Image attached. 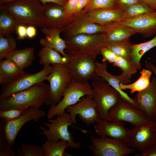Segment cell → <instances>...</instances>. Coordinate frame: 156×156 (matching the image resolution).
<instances>
[{
    "instance_id": "cell-47",
    "label": "cell",
    "mask_w": 156,
    "mask_h": 156,
    "mask_svg": "<svg viewBox=\"0 0 156 156\" xmlns=\"http://www.w3.org/2000/svg\"><path fill=\"white\" fill-rule=\"evenodd\" d=\"M140 1L148 5L152 9L156 10V0H140Z\"/></svg>"
},
{
    "instance_id": "cell-26",
    "label": "cell",
    "mask_w": 156,
    "mask_h": 156,
    "mask_svg": "<svg viewBox=\"0 0 156 156\" xmlns=\"http://www.w3.org/2000/svg\"><path fill=\"white\" fill-rule=\"evenodd\" d=\"M156 47V35L151 40L138 44H132L130 54L131 61L133 66L138 70L141 69L140 60L143 55L152 48Z\"/></svg>"
},
{
    "instance_id": "cell-3",
    "label": "cell",
    "mask_w": 156,
    "mask_h": 156,
    "mask_svg": "<svg viewBox=\"0 0 156 156\" xmlns=\"http://www.w3.org/2000/svg\"><path fill=\"white\" fill-rule=\"evenodd\" d=\"M49 122H43L42 123L47 127V129L42 126L38 127L42 131L37 132L45 135L47 140L51 141H57L62 140L66 141L69 147L74 149H79L81 145V141L75 142L72 133L69 131L68 127L72 124H77L70 114L66 112L60 116H57L54 119L48 120Z\"/></svg>"
},
{
    "instance_id": "cell-22",
    "label": "cell",
    "mask_w": 156,
    "mask_h": 156,
    "mask_svg": "<svg viewBox=\"0 0 156 156\" xmlns=\"http://www.w3.org/2000/svg\"><path fill=\"white\" fill-rule=\"evenodd\" d=\"M123 14V11L118 8L95 10L86 13L94 22L103 26L118 22Z\"/></svg>"
},
{
    "instance_id": "cell-27",
    "label": "cell",
    "mask_w": 156,
    "mask_h": 156,
    "mask_svg": "<svg viewBox=\"0 0 156 156\" xmlns=\"http://www.w3.org/2000/svg\"><path fill=\"white\" fill-rule=\"evenodd\" d=\"M19 25L3 5H0V35L3 37L12 35Z\"/></svg>"
},
{
    "instance_id": "cell-37",
    "label": "cell",
    "mask_w": 156,
    "mask_h": 156,
    "mask_svg": "<svg viewBox=\"0 0 156 156\" xmlns=\"http://www.w3.org/2000/svg\"><path fill=\"white\" fill-rule=\"evenodd\" d=\"M28 109L14 108L0 110V118L4 122L13 120L21 116Z\"/></svg>"
},
{
    "instance_id": "cell-31",
    "label": "cell",
    "mask_w": 156,
    "mask_h": 156,
    "mask_svg": "<svg viewBox=\"0 0 156 156\" xmlns=\"http://www.w3.org/2000/svg\"><path fill=\"white\" fill-rule=\"evenodd\" d=\"M122 10L123 12V15L119 21L116 22L134 18L155 10L146 4L140 1L126 7Z\"/></svg>"
},
{
    "instance_id": "cell-43",
    "label": "cell",
    "mask_w": 156,
    "mask_h": 156,
    "mask_svg": "<svg viewBox=\"0 0 156 156\" xmlns=\"http://www.w3.org/2000/svg\"><path fill=\"white\" fill-rule=\"evenodd\" d=\"M17 34V39L18 40H23L27 36V27L26 25L20 24L17 27L16 32Z\"/></svg>"
},
{
    "instance_id": "cell-36",
    "label": "cell",
    "mask_w": 156,
    "mask_h": 156,
    "mask_svg": "<svg viewBox=\"0 0 156 156\" xmlns=\"http://www.w3.org/2000/svg\"><path fill=\"white\" fill-rule=\"evenodd\" d=\"M18 150V156H44L42 146L22 144Z\"/></svg>"
},
{
    "instance_id": "cell-41",
    "label": "cell",
    "mask_w": 156,
    "mask_h": 156,
    "mask_svg": "<svg viewBox=\"0 0 156 156\" xmlns=\"http://www.w3.org/2000/svg\"><path fill=\"white\" fill-rule=\"evenodd\" d=\"M141 154L135 156H156V142L146 147L140 151Z\"/></svg>"
},
{
    "instance_id": "cell-33",
    "label": "cell",
    "mask_w": 156,
    "mask_h": 156,
    "mask_svg": "<svg viewBox=\"0 0 156 156\" xmlns=\"http://www.w3.org/2000/svg\"><path fill=\"white\" fill-rule=\"evenodd\" d=\"M132 44L129 39L106 44L104 47L108 48L118 56L128 60H131L130 54Z\"/></svg>"
},
{
    "instance_id": "cell-39",
    "label": "cell",
    "mask_w": 156,
    "mask_h": 156,
    "mask_svg": "<svg viewBox=\"0 0 156 156\" xmlns=\"http://www.w3.org/2000/svg\"><path fill=\"white\" fill-rule=\"evenodd\" d=\"M100 54L102 56V61H108L113 64L115 60L117 55L108 48L103 47L102 48Z\"/></svg>"
},
{
    "instance_id": "cell-12",
    "label": "cell",
    "mask_w": 156,
    "mask_h": 156,
    "mask_svg": "<svg viewBox=\"0 0 156 156\" xmlns=\"http://www.w3.org/2000/svg\"><path fill=\"white\" fill-rule=\"evenodd\" d=\"M40 71L31 73L15 81L2 85L0 95V102L12 94L27 89L35 84L46 80L47 76L52 71L53 67L50 65L43 66Z\"/></svg>"
},
{
    "instance_id": "cell-17",
    "label": "cell",
    "mask_w": 156,
    "mask_h": 156,
    "mask_svg": "<svg viewBox=\"0 0 156 156\" xmlns=\"http://www.w3.org/2000/svg\"><path fill=\"white\" fill-rule=\"evenodd\" d=\"M95 122V132L99 136H107L128 143L130 133L123 121L112 122L100 118Z\"/></svg>"
},
{
    "instance_id": "cell-21",
    "label": "cell",
    "mask_w": 156,
    "mask_h": 156,
    "mask_svg": "<svg viewBox=\"0 0 156 156\" xmlns=\"http://www.w3.org/2000/svg\"><path fill=\"white\" fill-rule=\"evenodd\" d=\"M30 74L9 59L0 60V84L2 85L15 81Z\"/></svg>"
},
{
    "instance_id": "cell-35",
    "label": "cell",
    "mask_w": 156,
    "mask_h": 156,
    "mask_svg": "<svg viewBox=\"0 0 156 156\" xmlns=\"http://www.w3.org/2000/svg\"><path fill=\"white\" fill-rule=\"evenodd\" d=\"M17 44L12 35L3 37L0 35V60L4 58L10 52L16 49Z\"/></svg>"
},
{
    "instance_id": "cell-5",
    "label": "cell",
    "mask_w": 156,
    "mask_h": 156,
    "mask_svg": "<svg viewBox=\"0 0 156 156\" xmlns=\"http://www.w3.org/2000/svg\"><path fill=\"white\" fill-rule=\"evenodd\" d=\"M90 85L92 96L96 104L100 118L109 121V111L118 102L120 94L106 81L99 77L94 79Z\"/></svg>"
},
{
    "instance_id": "cell-40",
    "label": "cell",
    "mask_w": 156,
    "mask_h": 156,
    "mask_svg": "<svg viewBox=\"0 0 156 156\" xmlns=\"http://www.w3.org/2000/svg\"><path fill=\"white\" fill-rule=\"evenodd\" d=\"M12 147L7 142L0 144V156H18Z\"/></svg>"
},
{
    "instance_id": "cell-16",
    "label": "cell",
    "mask_w": 156,
    "mask_h": 156,
    "mask_svg": "<svg viewBox=\"0 0 156 156\" xmlns=\"http://www.w3.org/2000/svg\"><path fill=\"white\" fill-rule=\"evenodd\" d=\"M136 106L153 121H156V77L151 78L149 86L138 92L134 98Z\"/></svg>"
},
{
    "instance_id": "cell-4",
    "label": "cell",
    "mask_w": 156,
    "mask_h": 156,
    "mask_svg": "<svg viewBox=\"0 0 156 156\" xmlns=\"http://www.w3.org/2000/svg\"><path fill=\"white\" fill-rule=\"evenodd\" d=\"M65 52L70 56L86 55L96 57L105 43L103 33L78 35L65 38Z\"/></svg>"
},
{
    "instance_id": "cell-10",
    "label": "cell",
    "mask_w": 156,
    "mask_h": 156,
    "mask_svg": "<svg viewBox=\"0 0 156 156\" xmlns=\"http://www.w3.org/2000/svg\"><path fill=\"white\" fill-rule=\"evenodd\" d=\"M88 148L94 156H125L135 150L127 143L107 136H91Z\"/></svg>"
},
{
    "instance_id": "cell-34",
    "label": "cell",
    "mask_w": 156,
    "mask_h": 156,
    "mask_svg": "<svg viewBox=\"0 0 156 156\" xmlns=\"http://www.w3.org/2000/svg\"><path fill=\"white\" fill-rule=\"evenodd\" d=\"M118 8L115 0H90L80 13L85 14L94 10Z\"/></svg>"
},
{
    "instance_id": "cell-32",
    "label": "cell",
    "mask_w": 156,
    "mask_h": 156,
    "mask_svg": "<svg viewBox=\"0 0 156 156\" xmlns=\"http://www.w3.org/2000/svg\"><path fill=\"white\" fill-rule=\"evenodd\" d=\"M112 64L114 66L118 67L121 70L122 72L120 75L124 84L132 82L130 79L131 76L135 74L138 70L133 65L131 60H128L117 55Z\"/></svg>"
},
{
    "instance_id": "cell-23",
    "label": "cell",
    "mask_w": 156,
    "mask_h": 156,
    "mask_svg": "<svg viewBox=\"0 0 156 156\" xmlns=\"http://www.w3.org/2000/svg\"><path fill=\"white\" fill-rule=\"evenodd\" d=\"M107 30L103 33L105 44L112 42L124 41L136 34L135 31L128 26L116 23L107 25Z\"/></svg>"
},
{
    "instance_id": "cell-24",
    "label": "cell",
    "mask_w": 156,
    "mask_h": 156,
    "mask_svg": "<svg viewBox=\"0 0 156 156\" xmlns=\"http://www.w3.org/2000/svg\"><path fill=\"white\" fill-rule=\"evenodd\" d=\"M107 62H96V71L99 77L106 81L112 87L116 90L122 97L136 106L135 101L131 98L126 93L120 89L119 87L121 80L119 75L114 76L110 73L107 70Z\"/></svg>"
},
{
    "instance_id": "cell-19",
    "label": "cell",
    "mask_w": 156,
    "mask_h": 156,
    "mask_svg": "<svg viewBox=\"0 0 156 156\" xmlns=\"http://www.w3.org/2000/svg\"><path fill=\"white\" fill-rule=\"evenodd\" d=\"M42 5L43 16L47 27L62 32L69 19L66 16L64 7L53 3Z\"/></svg>"
},
{
    "instance_id": "cell-7",
    "label": "cell",
    "mask_w": 156,
    "mask_h": 156,
    "mask_svg": "<svg viewBox=\"0 0 156 156\" xmlns=\"http://www.w3.org/2000/svg\"><path fill=\"white\" fill-rule=\"evenodd\" d=\"M52 71L46 80L49 83V89L44 104L47 106L55 105L61 101L64 92L72 81L69 70L64 64H52Z\"/></svg>"
},
{
    "instance_id": "cell-50",
    "label": "cell",
    "mask_w": 156,
    "mask_h": 156,
    "mask_svg": "<svg viewBox=\"0 0 156 156\" xmlns=\"http://www.w3.org/2000/svg\"><path fill=\"white\" fill-rule=\"evenodd\" d=\"M154 60V61H155V62H156V61H155V60Z\"/></svg>"
},
{
    "instance_id": "cell-48",
    "label": "cell",
    "mask_w": 156,
    "mask_h": 156,
    "mask_svg": "<svg viewBox=\"0 0 156 156\" xmlns=\"http://www.w3.org/2000/svg\"><path fill=\"white\" fill-rule=\"evenodd\" d=\"M145 66L147 69L151 70L156 77V67L151 62L147 61H145Z\"/></svg>"
},
{
    "instance_id": "cell-20",
    "label": "cell",
    "mask_w": 156,
    "mask_h": 156,
    "mask_svg": "<svg viewBox=\"0 0 156 156\" xmlns=\"http://www.w3.org/2000/svg\"><path fill=\"white\" fill-rule=\"evenodd\" d=\"M41 31L45 35V37L41 38L39 41L42 47L52 49L63 56L68 55L64 51L66 48V41L60 36L61 30L46 27L41 28Z\"/></svg>"
},
{
    "instance_id": "cell-6",
    "label": "cell",
    "mask_w": 156,
    "mask_h": 156,
    "mask_svg": "<svg viewBox=\"0 0 156 156\" xmlns=\"http://www.w3.org/2000/svg\"><path fill=\"white\" fill-rule=\"evenodd\" d=\"M92 90L88 82L83 83L72 81L65 89L63 98L56 105H51L47 115L48 120L65 112L68 107L75 104L85 96H92Z\"/></svg>"
},
{
    "instance_id": "cell-8",
    "label": "cell",
    "mask_w": 156,
    "mask_h": 156,
    "mask_svg": "<svg viewBox=\"0 0 156 156\" xmlns=\"http://www.w3.org/2000/svg\"><path fill=\"white\" fill-rule=\"evenodd\" d=\"M65 64L70 72L72 81L85 83L90 79L99 77L96 71V57L86 55L66 56Z\"/></svg>"
},
{
    "instance_id": "cell-18",
    "label": "cell",
    "mask_w": 156,
    "mask_h": 156,
    "mask_svg": "<svg viewBox=\"0 0 156 156\" xmlns=\"http://www.w3.org/2000/svg\"><path fill=\"white\" fill-rule=\"evenodd\" d=\"M114 23L130 27L144 37H151L156 35V10L134 18Z\"/></svg>"
},
{
    "instance_id": "cell-2",
    "label": "cell",
    "mask_w": 156,
    "mask_h": 156,
    "mask_svg": "<svg viewBox=\"0 0 156 156\" xmlns=\"http://www.w3.org/2000/svg\"><path fill=\"white\" fill-rule=\"evenodd\" d=\"M3 5L20 24L47 27L43 6L39 0H17Z\"/></svg>"
},
{
    "instance_id": "cell-11",
    "label": "cell",
    "mask_w": 156,
    "mask_h": 156,
    "mask_svg": "<svg viewBox=\"0 0 156 156\" xmlns=\"http://www.w3.org/2000/svg\"><path fill=\"white\" fill-rule=\"evenodd\" d=\"M107 26L94 23L86 14L73 15L68 20L62 31L64 38L83 34L103 33L107 29Z\"/></svg>"
},
{
    "instance_id": "cell-45",
    "label": "cell",
    "mask_w": 156,
    "mask_h": 156,
    "mask_svg": "<svg viewBox=\"0 0 156 156\" xmlns=\"http://www.w3.org/2000/svg\"><path fill=\"white\" fill-rule=\"evenodd\" d=\"M36 27L33 25H28L27 27V36L29 38H32L36 36L37 34Z\"/></svg>"
},
{
    "instance_id": "cell-14",
    "label": "cell",
    "mask_w": 156,
    "mask_h": 156,
    "mask_svg": "<svg viewBox=\"0 0 156 156\" xmlns=\"http://www.w3.org/2000/svg\"><path fill=\"white\" fill-rule=\"evenodd\" d=\"M45 115V112L39 107H31L17 118L4 124L3 122L4 134L8 143L13 146L18 132L25 123L31 120L38 121Z\"/></svg>"
},
{
    "instance_id": "cell-15",
    "label": "cell",
    "mask_w": 156,
    "mask_h": 156,
    "mask_svg": "<svg viewBox=\"0 0 156 156\" xmlns=\"http://www.w3.org/2000/svg\"><path fill=\"white\" fill-rule=\"evenodd\" d=\"M65 111L75 121L76 116L78 114L79 119L88 127L100 118L96 104L92 96L83 97L77 103L67 107Z\"/></svg>"
},
{
    "instance_id": "cell-44",
    "label": "cell",
    "mask_w": 156,
    "mask_h": 156,
    "mask_svg": "<svg viewBox=\"0 0 156 156\" xmlns=\"http://www.w3.org/2000/svg\"><path fill=\"white\" fill-rule=\"evenodd\" d=\"M90 0H79L77 6L73 15H77L80 14L82 10L86 7Z\"/></svg>"
},
{
    "instance_id": "cell-46",
    "label": "cell",
    "mask_w": 156,
    "mask_h": 156,
    "mask_svg": "<svg viewBox=\"0 0 156 156\" xmlns=\"http://www.w3.org/2000/svg\"><path fill=\"white\" fill-rule=\"evenodd\" d=\"M42 4L48 3H53L57 4L62 6H64L66 0H39Z\"/></svg>"
},
{
    "instance_id": "cell-38",
    "label": "cell",
    "mask_w": 156,
    "mask_h": 156,
    "mask_svg": "<svg viewBox=\"0 0 156 156\" xmlns=\"http://www.w3.org/2000/svg\"><path fill=\"white\" fill-rule=\"evenodd\" d=\"M78 0H66L64 8L66 16L68 18L74 14L77 6Z\"/></svg>"
},
{
    "instance_id": "cell-42",
    "label": "cell",
    "mask_w": 156,
    "mask_h": 156,
    "mask_svg": "<svg viewBox=\"0 0 156 156\" xmlns=\"http://www.w3.org/2000/svg\"><path fill=\"white\" fill-rule=\"evenodd\" d=\"M117 8L122 10L124 8L140 2V0H115Z\"/></svg>"
},
{
    "instance_id": "cell-28",
    "label": "cell",
    "mask_w": 156,
    "mask_h": 156,
    "mask_svg": "<svg viewBox=\"0 0 156 156\" xmlns=\"http://www.w3.org/2000/svg\"><path fill=\"white\" fill-rule=\"evenodd\" d=\"M140 75L139 78L133 83L123 84L120 83L119 87L121 90L129 89L132 94L135 92H139L146 88L150 83V78L152 71L148 69H143L140 71Z\"/></svg>"
},
{
    "instance_id": "cell-30",
    "label": "cell",
    "mask_w": 156,
    "mask_h": 156,
    "mask_svg": "<svg viewBox=\"0 0 156 156\" xmlns=\"http://www.w3.org/2000/svg\"><path fill=\"white\" fill-rule=\"evenodd\" d=\"M38 55L40 58V64L43 66L50 64H65L67 61L66 56H62L55 50L47 47H42Z\"/></svg>"
},
{
    "instance_id": "cell-49",
    "label": "cell",
    "mask_w": 156,
    "mask_h": 156,
    "mask_svg": "<svg viewBox=\"0 0 156 156\" xmlns=\"http://www.w3.org/2000/svg\"><path fill=\"white\" fill-rule=\"evenodd\" d=\"M16 0H0V5H4Z\"/></svg>"
},
{
    "instance_id": "cell-9",
    "label": "cell",
    "mask_w": 156,
    "mask_h": 156,
    "mask_svg": "<svg viewBox=\"0 0 156 156\" xmlns=\"http://www.w3.org/2000/svg\"><path fill=\"white\" fill-rule=\"evenodd\" d=\"M109 121H125L136 126L152 120L143 111L121 96L109 110Z\"/></svg>"
},
{
    "instance_id": "cell-1",
    "label": "cell",
    "mask_w": 156,
    "mask_h": 156,
    "mask_svg": "<svg viewBox=\"0 0 156 156\" xmlns=\"http://www.w3.org/2000/svg\"><path fill=\"white\" fill-rule=\"evenodd\" d=\"M49 86L43 81L13 94L0 102V110L14 108L39 107L44 103Z\"/></svg>"
},
{
    "instance_id": "cell-29",
    "label": "cell",
    "mask_w": 156,
    "mask_h": 156,
    "mask_svg": "<svg viewBox=\"0 0 156 156\" xmlns=\"http://www.w3.org/2000/svg\"><path fill=\"white\" fill-rule=\"evenodd\" d=\"M42 146L44 156H71L65 151L69 147L68 143L65 141L60 140L55 142L47 140Z\"/></svg>"
},
{
    "instance_id": "cell-25",
    "label": "cell",
    "mask_w": 156,
    "mask_h": 156,
    "mask_svg": "<svg viewBox=\"0 0 156 156\" xmlns=\"http://www.w3.org/2000/svg\"><path fill=\"white\" fill-rule=\"evenodd\" d=\"M34 48L27 47L20 49H15L9 53L4 58L8 59L22 69L33 64L35 59Z\"/></svg>"
},
{
    "instance_id": "cell-13",
    "label": "cell",
    "mask_w": 156,
    "mask_h": 156,
    "mask_svg": "<svg viewBox=\"0 0 156 156\" xmlns=\"http://www.w3.org/2000/svg\"><path fill=\"white\" fill-rule=\"evenodd\" d=\"M130 137L127 143L131 148L141 151L156 142V121H151L128 129Z\"/></svg>"
}]
</instances>
